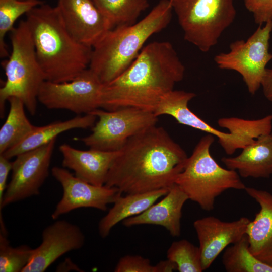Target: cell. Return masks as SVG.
Listing matches in <instances>:
<instances>
[{"label": "cell", "mask_w": 272, "mask_h": 272, "mask_svg": "<svg viewBox=\"0 0 272 272\" xmlns=\"http://www.w3.org/2000/svg\"><path fill=\"white\" fill-rule=\"evenodd\" d=\"M188 157L164 128L151 126L131 137L119 150L105 185L126 194L169 189Z\"/></svg>", "instance_id": "1"}, {"label": "cell", "mask_w": 272, "mask_h": 272, "mask_svg": "<svg viewBox=\"0 0 272 272\" xmlns=\"http://www.w3.org/2000/svg\"><path fill=\"white\" fill-rule=\"evenodd\" d=\"M185 71L170 42H151L124 72L103 84L100 108L107 111L134 108L154 112L163 97L183 79Z\"/></svg>", "instance_id": "2"}, {"label": "cell", "mask_w": 272, "mask_h": 272, "mask_svg": "<svg viewBox=\"0 0 272 272\" xmlns=\"http://www.w3.org/2000/svg\"><path fill=\"white\" fill-rule=\"evenodd\" d=\"M26 15L46 81H69L89 67L92 48L81 44L71 35L56 6L43 3Z\"/></svg>", "instance_id": "3"}, {"label": "cell", "mask_w": 272, "mask_h": 272, "mask_svg": "<svg viewBox=\"0 0 272 272\" xmlns=\"http://www.w3.org/2000/svg\"><path fill=\"white\" fill-rule=\"evenodd\" d=\"M173 12L170 0H160L139 22L109 30L92 47L89 69L103 84L124 72L149 38L165 28Z\"/></svg>", "instance_id": "4"}, {"label": "cell", "mask_w": 272, "mask_h": 272, "mask_svg": "<svg viewBox=\"0 0 272 272\" xmlns=\"http://www.w3.org/2000/svg\"><path fill=\"white\" fill-rule=\"evenodd\" d=\"M12 51L4 65L6 81L0 89L1 116L10 97L20 99L32 116L36 112L39 89L46 81L37 59L26 21L21 20L10 32Z\"/></svg>", "instance_id": "5"}, {"label": "cell", "mask_w": 272, "mask_h": 272, "mask_svg": "<svg viewBox=\"0 0 272 272\" xmlns=\"http://www.w3.org/2000/svg\"><path fill=\"white\" fill-rule=\"evenodd\" d=\"M214 140L211 134L200 139L175 181L188 199L206 211L214 209L216 198L225 191L246 188L236 171L222 167L212 156Z\"/></svg>", "instance_id": "6"}, {"label": "cell", "mask_w": 272, "mask_h": 272, "mask_svg": "<svg viewBox=\"0 0 272 272\" xmlns=\"http://www.w3.org/2000/svg\"><path fill=\"white\" fill-rule=\"evenodd\" d=\"M184 38L203 52L217 44L234 22L233 0H170Z\"/></svg>", "instance_id": "7"}, {"label": "cell", "mask_w": 272, "mask_h": 272, "mask_svg": "<svg viewBox=\"0 0 272 272\" xmlns=\"http://www.w3.org/2000/svg\"><path fill=\"white\" fill-rule=\"evenodd\" d=\"M271 32L272 21L263 27L259 26L246 41L232 42L228 52L219 53L214 59L219 68L240 74L252 95L261 87L266 66L272 59V53L269 51Z\"/></svg>", "instance_id": "8"}, {"label": "cell", "mask_w": 272, "mask_h": 272, "mask_svg": "<svg viewBox=\"0 0 272 272\" xmlns=\"http://www.w3.org/2000/svg\"><path fill=\"white\" fill-rule=\"evenodd\" d=\"M90 113L98 121L91 133L80 141L89 148L105 151L120 150L131 137L156 125L158 121L154 112L134 108L114 111L97 109Z\"/></svg>", "instance_id": "9"}, {"label": "cell", "mask_w": 272, "mask_h": 272, "mask_svg": "<svg viewBox=\"0 0 272 272\" xmlns=\"http://www.w3.org/2000/svg\"><path fill=\"white\" fill-rule=\"evenodd\" d=\"M103 84L89 68L73 80L60 83L45 81L38 101L49 109H65L87 114L100 108Z\"/></svg>", "instance_id": "10"}, {"label": "cell", "mask_w": 272, "mask_h": 272, "mask_svg": "<svg viewBox=\"0 0 272 272\" xmlns=\"http://www.w3.org/2000/svg\"><path fill=\"white\" fill-rule=\"evenodd\" d=\"M56 140L23 152L12 162V176L0 203V212L8 205L36 196L49 175Z\"/></svg>", "instance_id": "11"}, {"label": "cell", "mask_w": 272, "mask_h": 272, "mask_svg": "<svg viewBox=\"0 0 272 272\" xmlns=\"http://www.w3.org/2000/svg\"><path fill=\"white\" fill-rule=\"evenodd\" d=\"M53 177L60 184L62 196L51 215L53 220L82 208L105 211L122 193L115 187L91 184L72 174L66 168L55 166L51 169Z\"/></svg>", "instance_id": "12"}, {"label": "cell", "mask_w": 272, "mask_h": 272, "mask_svg": "<svg viewBox=\"0 0 272 272\" xmlns=\"http://www.w3.org/2000/svg\"><path fill=\"white\" fill-rule=\"evenodd\" d=\"M195 96L192 92L173 90L163 97L154 113L157 117L162 115L171 116L180 124L217 137L220 145L227 155H232L236 150L242 149L252 142L250 138L242 131H220L194 114L188 105Z\"/></svg>", "instance_id": "13"}, {"label": "cell", "mask_w": 272, "mask_h": 272, "mask_svg": "<svg viewBox=\"0 0 272 272\" xmlns=\"http://www.w3.org/2000/svg\"><path fill=\"white\" fill-rule=\"evenodd\" d=\"M85 241L78 226L57 220L43 230L41 243L34 249L32 259L22 272H44L63 255L82 248Z\"/></svg>", "instance_id": "14"}, {"label": "cell", "mask_w": 272, "mask_h": 272, "mask_svg": "<svg viewBox=\"0 0 272 272\" xmlns=\"http://www.w3.org/2000/svg\"><path fill=\"white\" fill-rule=\"evenodd\" d=\"M64 25L79 43L92 48L113 28L93 0H58Z\"/></svg>", "instance_id": "15"}, {"label": "cell", "mask_w": 272, "mask_h": 272, "mask_svg": "<svg viewBox=\"0 0 272 272\" xmlns=\"http://www.w3.org/2000/svg\"><path fill=\"white\" fill-rule=\"evenodd\" d=\"M250 221L247 217L227 222L214 216H208L193 222L203 270L211 265L226 247L237 242L246 234Z\"/></svg>", "instance_id": "16"}, {"label": "cell", "mask_w": 272, "mask_h": 272, "mask_svg": "<svg viewBox=\"0 0 272 272\" xmlns=\"http://www.w3.org/2000/svg\"><path fill=\"white\" fill-rule=\"evenodd\" d=\"M59 151L63 167L73 171L78 178L98 186L105 185L110 168L119 153L91 148L81 150L67 144L60 145Z\"/></svg>", "instance_id": "17"}, {"label": "cell", "mask_w": 272, "mask_h": 272, "mask_svg": "<svg viewBox=\"0 0 272 272\" xmlns=\"http://www.w3.org/2000/svg\"><path fill=\"white\" fill-rule=\"evenodd\" d=\"M188 200L186 194L176 184L164 197L139 215L127 218L122 224L127 227L141 225H155L164 227L173 237L181 234L182 210Z\"/></svg>", "instance_id": "18"}, {"label": "cell", "mask_w": 272, "mask_h": 272, "mask_svg": "<svg viewBox=\"0 0 272 272\" xmlns=\"http://www.w3.org/2000/svg\"><path fill=\"white\" fill-rule=\"evenodd\" d=\"M244 190L260 208L247 228L250 251L259 260L272 267V194L253 187H246Z\"/></svg>", "instance_id": "19"}, {"label": "cell", "mask_w": 272, "mask_h": 272, "mask_svg": "<svg viewBox=\"0 0 272 272\" xmlns=\"http://www.w3.org/2000/svg\"><path fill=\"white\" fill-rule=\"evenodd\" d=\"M227 168L243 178H269L272 175V131L256 139L233 157L221 159Z\"/></svg>", "instance_id": "20"}, {"label": "cell", "mask_w": 272, "mask_h": 272, "mask_svg": "<svg viewBox=\"0 0 272 272\" xmlns=\"http://www.w3.org/2000/svg\"><path fill=\"white\" fill-rule=\"evenodd\" d=\"M169 189L120 195L114 202L107 214L99 221L98 225L99 235L107 237L112 229L118 223L129 217L140 214L164 197Z\"/></svg>", "instance_id": "21"}, {"label": "cell", "mask_w": 272, "mask_h": 272, "mask_svg": "<svg viewBox=\"0 0 272 272\" xmlns=\"http://www.w3.org/2000/svg\"><path fill=\"white\" fill-rule=\"evenodd\" d=\"M97 119L95 115L89 113L44 126H35L23 141L0 155L10 159L21 153L43 146L56 139L59 134L66 131L92 127Z\"/></svg>", "instance_id": "22"}, {"label": "cell", "mask_w": 272, "mask_h": 272, "mask_svg": "<svg viewBox=\"0 0 272 272\" xmlns=\"http://www.w3.org/2000/svg\"><path fill=\"white\" fill-rule=\"evenodd\" d=\"M9 111L0 129V154L23 141L35 128L27 117L23 102L16 97H10Z\"/></svg>", "instance_id": "23"}, {"label": "cell", "mask_w": 272, "mask_h": 272, "mask_svg": "<svg viewBox=\"0 0 272 272\" xmlns=\"http://www.w3.org/2000/svg\"><path fill=\"white\" fill-rule=\"evenodd\" d=\"M222 263L228 272H272V267L251 252L246 234L225 250Z\"/></svg>", "instance_id": "24"}, {"label": "cell", "mask_w": 272, "mask_h": 272, "mask_svg": "<svg viewBox=\"0 0 272 272\" xmlns=\"http://www.w3.org/2000/svg\"><path fill=\"white\" fill-rule=\"evenodd\" d=\"M113 27L131 25L149 6V0H93Z\"/></svg>", "instance_id": "25"}, {"label": "cell", "mask_w": 272, "mask_h": 272, "mask_svg": "<svg viewBox=\"0 0 272 272\" xmlns=\"http://www.w3.org/2000/svg\"><path fill=\"white\" fill-rule=\"evenodd\" d=\"M44 2L40 0H0V56H9L5 42L6 35L13 29L16 20Z\"/></svg>", "instance_id": "26"}, {"label": "cell", "mask_w": 272, "mask_h": 272, "mask_svg": "<svg viewBox=\"0 0 272 272\" xmlns=\"http://www.w3.org/2000/svg\"><path fill=\"white\" fill-rule=\"evenodd\" d=\"M167 257L176 264L179 272L203 271L199 246L186 239L172 242L167 250Z\"/></svg>", "instance_id": "27"}, {"label": "cell", "mask_w": 272, "mask_h": 272, "mask_svg": "<svg viewBox=\"0 0 272 272\" xmlns=\"http://www.w3.org/2000/svg\"><path fill=\"white\" fill-rule=\"evenodd\" d=\"M34 249L22 245L14 247L7 235L0 233V271L22 272L30 262Z\"/></svg>", "instance_id": "28"}, {"label": "cell", "mask_w": 272, "mask_h": 272, "mask_svg": "<svg viewBox=\"0 0 272 272\" xmlns=\"http://www.w3.org/2000/svg\"><path fill=\"white\" fill-rule=\"evenodd\" d=\"M115 272H157L155 265L149 259L140 255H127L121 257L115 269Z\"/></svg>", "instance_id": "29"}, {"label": "cell", "mask_w": 272, "mask_h": 272, "mask_svg": "<svg viewBox=\"0 0 272 272\" xmlns=\"http://www.w3.org/2000/svg\"><path fill=\"white\" fill-rule=\"evenodd\" d=\"M246 9L253 15L255 23L261 26L272 21V0H243Z\"/></svg>", "instance_id": "30"}, {"label": "cell", "mask_w": 272, "mask_h": 272, "mask_svg": "<svg viewBox=\"0 0 272 272\" xmlns=\"http://www.w3.org/2000/svg\"><path fill=\"white\" fill-rule=\"evenodd\" d=\"M12 168V162L4 156L0 155V203L7 187V181Z\"/></svg>", "instance_id": "31"}, {"label": "cell", "mask_w": 272, "mask_h": 272, "mask_svg": "<svg viewBox=\"0 0 272 272\" xmlns=\"http://www.w3.org/2000/svg\"><path fill=\"white\" fill-rule=\"evenodd\" d=\"M261 86L265 97L272 102V69L266 68L262 79Z\"/></svg>", "instance_id": "32"}, {"label": "cell", "mask_w": 272, "mask_h": 272, "mask_svg": "<svg viewBox=\"0 0 272 272\" xmlns=\"http://www.w3.org/2000/svg\"><path fill=\"white\" fill-rule=\"evenodd\" d=\"M155 266L157 272H172L177 270L176 264L168 259L159 261L155 265Z\"/></svg>", "instance_id": "33"}, {"label": "cell", "mask_w": 272, "mask_h": 272, "mask_svg": "<svg viewBox=\"0 0 272 272\" xmlns=\"http://www.w3.org/2000/svg\"><path fill=\"white\" fill-rule=\"evenodd\" d=\"M66 266L67 267H69L71 270H76L79 271V270H80L77 265H76L71 261V260H69L68 259H66V260L64 261L63 263H62L61 265L59 266L58 270V271H60V270H61V271H62V269Z\"/></svg>", "instance_id": "34"}]
</instances>
